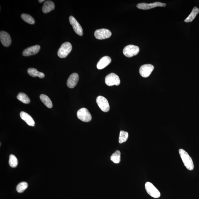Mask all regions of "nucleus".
Segmentation results:
<instances>
[{
  "mask_svg": "<svg viewBox=\"0 0 199 199\" xmlns=\"http://www.w3.org/2000/svg\"><path fill=\"white\" fill-rule=\"evenodd\" d=\"M179 153L182 161L186 168L189 170H193L194 168L193 161L187 152L181 149L179 150Z\"/></svg>",
  "mask_w": 199,
  "mask_h": 199,
  "instance_id": "nucleus-1",
  "label": "nucleus"
},
{
  "mask_svg": "<svg viewBox=\"0 0 199 199\" xmlns=\"http://www.w3.org/2000/svg\"><path fill=\"white\" fill-rule=\"evenodd\" d=\"M72 45L69 42H65L62 44L58 51V55L61 58H65L68 56L72 50Z\"/></svg>",
  "mask_w": 199,
  "mask_h": 199,
  "instance_id": "nucleus-2",
  "label": "nucleus"
},
{
  "mask_svg": "<svg viewBox=\"0 0 199 199\" xmlns=\"http://www.w3.org/2000/svg\"><path fill=\"white\" fill-rule=\"evenodd\" d=\"M139 52V48L138 47L130 45L125 47L123 50V53L126 57L131 58L137 55Z\"/></svg>",
  "mask_w": 199,
  "mask_h": 199,
  "instance_id": "nucleus-3",
  "label": "nucleus"
},
{
  "mask_svg": "<svg viewBox=\"0 0 199 199\" xmlns=\"http://www.w3.org/2000/svg\"><path fill=\"white\" fill-rule=\"evenodd\" d=\"M78 119L84 122H89L92 120V115L89 111L85 108H81L77 112Z\"/></svg>",
  "mask_w": 199,
  "mask_h": 199,
  "instance_id": "nucleus-4",
  "label": "nucleus"
},
{
  "mask_svg": "<svg viewBox=\"0 0 199 199\" xmlns=\"http://www.w3.org/2000/svg\"><path fill=\"white\" fill-rule=\"evenodd\" d=\"M145 188L147 193L154 198H159L161 196V193L157 189L149 182L145 183Z\"/></svg>",
  "mask_w": 199,
  "mask_h": 199,
  "instance_id": "nucleus-5",
  "label": "nucleus"
},
{
  "mask_svg": "<svg viewBox=\"0 0 199 199\" xmlns=\"http://www.w3.org/2000/svg\"><path fill=\"white\" fill-rule=\"evenodd\" d=\"M105 83L109 86H118L120 84V80L118 75L114 73H111L106 76Z\"/></svg>",
  "mask_w": 199,
  "mask_h": 199,
  "instance_id": "nucleus-6",
  "label": "nucleus"
},
{
  "mask_svg": "<svg viewBox=\"0 0 199 199\" xmlns=\"http://www.w3.org/2000/svg\"><path fill=\"white\" fill-rule=\"evenodd\" d=\"M96 101L97 104L103 112H109L110 107L109 102L105 98L102 96H98L97 98Z\"/></svg>",
  "mask_w": 199,
  "mask_h": 199,
  "instance_id": "nucleus-7",
  "label": "nucleus"
},
{
  "mask_svg": "<svg viewBox=\"0 0 199 199\" xmlns=\"http://www.w3.org/2000/svg\"><path fill=\"white\" fill-rule=\"evenodd\" d=\"M112 35V32L109 30L105 29L97 30L95 32V37L98 40L109 38Z\"/></svg>",
  "mask_w": 199,
  "mask_h": 199,
  "instance_id": "nucleus-8",
  "label": "nucleus"
},
{
  "mask_svg": "<svg viewBox=\"0 0 199 199\" xmlns=\"http://www.w3.org/2000/svg\"><path fill=\"white\" fill-rule=\"evenodd\" d=\"M154 67L151 64H145L141 66L139 69V73L144 78H147L151 74L154 70Z\"/></svg>",
  "mask_w": 199,
  "mask_h": 199,
  "instance_id": "nucleus-9",
  "label": "nucleus"
},
{
  "mask_svg": "<svg viewBox=\"0 0 199 199\" xmlns=\"http://www.w3.org/2000/svg\"><path fill=\"white\" fill-rule=\"evenodd\" d=\"M166 4L160 2H155L152 4L142 3L138 4L137 6L138 8L142 10H148L156 7H165Z\"/></svg>",
  "mask_w": 199,
  "mask_h": 199,
  "instance_id": "nucleus-10",
  "label": "nucleus"
},
{
  "mask_svg": "<svg viewBox=\"0 0 199 199\" xmlns=\"http://www.w3.org/2000/svg\"><path fill=\"white\" fill-rule=\"evenodd\" d=\"M69 21L73 28L75 32L80 36H82L83 34V30L81 25L75 19L74 17L70 16L69 17Z\"/></svg>",
  "mask_w": 199,
  "mask_h": 199,
  "instance_id": "nucleus-11",
  "label": "nucleus"
},
{
  "mask_svg": "<svg viewBox=\"0 0 199 199\" xmlns=\"http://www.w3.org/2000/svg\"><path fill=\"white\" fill-rule=\"evenodd\" d=\"M0 40L2 45L4 47L10 46L12 40L10 35L4 31H1L0 32Z\"/></svg>",
  "mask_w": 199,
  "mask_h": 199,
  "instance_id": "nucleus-12",
  "label": "nucleus"
},
{
  "mask_svg": "<svg viewBox=\"0 0 199 199\" xmlns=\"http://www.w3.org/2000/svg\"><path fill=\"white\" fill-rule=\"evenodd\" d=\"M79 80V76L78 73H72L69 77L67 81V86L70 88H73L76 87Z\"/></svg>",
  "mask_w": 199,
  "mask_h": 199,
  "instance_id": "nucleus-13",
  "label": "nucleus"
},
{
  "mask_svg": "<svg viewBox=\"0 0 199 199\" xmlns=\"http://www.w3.org/2000/svg\"><path fill=\"white\" fill-rule=\"evenodd\" d=\"M40 49V47L39 45H35L26 48L23 51V55L27 56L34 55L38 53Z\"/></svg>",
  "mask_w": 199,
  "mask_h": 199,
  "instance_id": "nucleus-14",
  "label": "nucleus"
},
{
  "mask_svg": "<svg viewBox=\"0 0 199 199\" xmlns=\"http://www.w3.org/2000/svg\"><path fill=\"white\" fill-rule=\"evenodd\" d=\"M112 62V59L109 56H104L100 59L97 65L98 70H102L109 65Z\"/></svg>",
  "mask_w": 199,
  "mask_h": 199,
  "instance_id": "nucleus-15",
  "label": "nucleus"
},
{
  "mask_svg": "<svg viewBox=\"0 0 199 199\" xmlns=\"http://www.w3.org/2000/svg\"><path fill=\"white\" fill-rule=\"evenodd\" d=\"M20 116L29 126L34 127L35 125V122L33 119L27 113L22 112H20Z\"/></svg>",
  "mask_w": 199,
  "mask_h": 199,
  "instance_id": "nucleus-16",
  "label": "nucleus"
},
{
  "mask_svg": "<svg viewBox=\"0 0 199 199\" xmlns=\"http://www.w3.org/2000/svg\"><path fill=\"white\" fill-rule=\"evenodd\" d=\"M55 4L53 1H47L44 3L42 7V11L44 13H47L55 9Z\"/></svg>",
  "mask_w": 199,
  "mask_h": 199,
  "instance_id": "nucleus-17",
  "label": "nucleus"
},
{
  "mask_svg": "<svg viewBox=\"0 0 199 199\" xmlns=\"http://www.w3.org/2000/svg\"><path fill=\"white\" fill-rule=\"evenodd\" d=\"M27 72L30 76L36 77H38L40 78H43L45 77L44 73L40 72L37 70V69L34 68H30L28 69Z\"/></svg>",
  "mask_w": 199,
  "mask_h": 199,
  "instance_id": "nucleus-18",
  "label": "nucleus"
},
{
  "mask_svg": "<svg viewBox=\"0 0 199 199\" xmlns=\"http://www.w3.org/2000/svg\"><path fill=\"white\" fill-rule=\"evenodd\" d=\"M199 13V9L196 7H194L192 12H191L189 16L184 20V21L186 23L191 22L192 21Z\"/></svg>",
  "mask_w": 199,
  "mask_h": 199,
  "instance_id": "nucleus-19",
  "label": "nucleus"
},
{
  "mask_svg": "<svg viewBox=\"0 0 199 199\" xmlns=\"http://www.w3.org/2000/svg\"><path fill=\"white\" fill-rule=\"evenodd\" d=\"M40 98L45 105L49 109L53 107V103L50 98L46 95L42 94L40 95Z\"/></svg>",
  "mask_w": 199,
  "mask_h": 199,
  "instance_id": "nucleus-20",
  "label": "nucleus"
},
{
  "mask_svg": "<svg viewBox=\"0 0 199 199\" xmlns=\"http://www.w3.org/2000/svg\"><path fill=\"white\" fill-rule=\"evenodd\" d=\"M17 98L19 101L24 104H29L30 102L29 97L26 94L23 93H18L17 95Z\"/></svg>",
  "mask_w": 199,
  "mask_h": 199,
  "instance_id": "nucleus-21",
  "label": "nucleus"
},
{
  "mask_svg": "<svg viewBox=\"0 0 199 199\" xmlns=\"http://www.w3.org/2000/svg\"><path fill=\"white\" fill-rule=\"evenodd\" d=\"M110 159L115 163H119L121 161L120 152L119 150L116 151L111 156Z\"/></svg>",
  "mask_w": 199,
  "mask_h": 199,
  "instance_id": "nucleus-22",
  "label": "nucleus"
},
{
  "mask_svg": "<svg viewBox=\"0 0 199 199\" xmlns=\"http://www.w3.org/2000/svg\"><path fill=\"white\" fill-rule=\"evenodd\" d=\"M21 18L26 22L31 24H34L35 21L34 18L30 15L23 13L21 15Z\"/></svg>",
  "mask_w": 199,
  "mask_h": 199,
  "instance_id": "nucleus-23",
  "label": "nucleus"
},
{
  "mask_svg": "<svg viewBox=\"0 0 199 199\" xmlns=\"http://www.w3.org/2000/svg\"><path fill=\"white\" fill-rule=\"evenodd\" d=\"M128 137V134L127 132L121 131L120 132L119 138V143L122 144L126 142Z\"/></svg>",
  "mask_w": 199,
  "mask_h": 199,
  "instance_id": "nucleus-24",
  "label": "nucleus"
},
{
  "mask_svg": "<svg viewBox=\"0 0 199 199\" xmlns=\"http://www.w3.org/2000/svg\"><path fill=\"white\" fill-rule=\"evenodd\" d=\"M28 186V184L26 182H22L19 183L17 186V191L18 193H22L27 189Z\"/></svg>",
  "mask_w": 199,
  "mask_h": 199,
  "instance_id": "nucleus-25",
  "label": "nucleus"
},
{
  "mask_svg": "<svg viewBox=\"0 0 199 199\" xmlns=\"http://www.w3.org/2000/svg\"><path fill=\"white\" fill-rule=\"evenodd\" d=\"M9 165L12 168L16 167L18 164V161L16 157L13 155H10L9 156Z\"/></svg>",
  "mask_w": 199,
  "mask_h": 199,
  "instance_id": "nucleus-26",
  "label": "nucleus"
},
{
  "mask_svg": "<svg viewBox=\"0 0 199 199\" xmlns=\"http://www.w3.org/2000/svg\"><path fill=\"white\" fill-rule=\"evenodd\" d=\"M44 0H39L38 1L40 3H42L43 2V1H44Z\"/></svg>",
  "mask_w": 199,
  "mask_h": 199,
  "instance_id": "nucleus-27",
  "label": "nucleus"
}]
</instances>
